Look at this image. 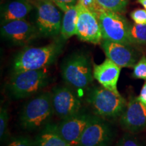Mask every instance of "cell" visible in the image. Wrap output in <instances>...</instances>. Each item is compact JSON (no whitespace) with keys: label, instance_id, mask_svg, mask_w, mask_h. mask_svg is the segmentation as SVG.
Masks as SVG:
<instances>
[{"label":"cell","instance_id":"obj_1","mask_svg":"<svg viewBox=\"0 0 146 146\" xmlns=\"http://www.w3.org/2000/svg\"><path fill=\"white\" fill-rule=\"evenodd\" d=\"M58 40L42 47H29L20 52L12 63V72L47 68L61 54L63 41Z\"/></svg>","mask_w":146,"mask_h":146},{"label":"cell","instance_id":"obj_2","mask_svg":"<svg viewBox=\"0 0 146 146\" xmlns=\"http://www.w3.org/2000/svg\"><path fill=\"white\" fill-rule=\"evenodd\" d=\"M54 114L52 94L48 91L41 93L24 106L20 114V123L26 130H37L48 125Z\"/></svg>","mask_w":146,"mask_h":146},{"label":"cell","instance_id":"obj_3","mask_svg":"<svg viewBox=\"0 0 146 146\" xmlns=\"http://www.w3.org/2000/svg\"><path fill=\"white\" fill-rule=\"evenodd\" d=\"M48 83L49 74L46 68L21 71L12 72L6 90L11 98L21 100L39 94Z\"/></svg>","mask_w":146,"mask_h":146},{"label":"cell","instance_id":"obj_4","mask_svg":"<svg viewBox=\"0 0 146 146\" xmlns=\"http://www.w3.org/2000/svg\"><path fill=\"white\" fill-rule=\"evenodd\" d=\"M61 73L66 83L74 90H87L94 78L90 58L83 52L73 54L65 59Z\"/></svg>","mask_w":146,"mask_h":146},{"label":"cell","instance_id":"obj_5","mask_svg":"<svg viewBox=\"0 0 146 146\" xmlns=\"http://www.w3.org/2000/svg\"><path fill=\"white\" fill-rule=\"evenodd\" d=\"M86 101L95 114L106 120L119 117L127 104L120 94L103 87H89L87 90Z\"/></svg>","mask_w":146,"mask_h":146},{"label":"cell","instance_id":"obj_6","mask_svg":"<svg viewBox=\"0 0 146 146\" xmlns=\"http://www.w3.org/2000/svg\"><path fill=\"white\" fill-rule=\"evenodd\" d=\"M102 39L124 44H132L129 37L131 25L126 18L117 12L102 10L98 14Z\"/></svg>","mask_w":146,"mask_h":146},{"label":"cell","instance_id":"obj_7","mask_svg":"<svg viewBox=\"0 0 146 146\" xmlns=\"http://www.w3.org/2000/svg\"><path fill=\"white\" fill-rule=\"evenodd\" d=\"M35 5L36 27L41 35L56 36L60 34L62 26L61 13L59 8L52 0H29Z\"/></svg>","mask_w":146,"mask_h":146},{"label":"cell","instance_id":"obj_8","mask_svg":"<svg viewBox=\"0 0 146 146\" xmlns=\"http://www.w3.org/2000/svg\"><path fill=\"white\" fill-rule=\"evenodd\" d=\"M51 94L54 114L61 120L70 117L82 109L81 98L72 87H55Z\"/></svg>","mask_w":146,"mask_h":146},{"label":"cell","instance_id":"obj_9","mask_svg":"<svg viewBox=\"0 0 146 146\" xmlns=\"http://www.w3.org/2000/svg\"><path fill=\"white\" fill-rule=\"evenodd\" d=\"M94 115L82 108L76 114L62 120L58 125H54V129L68 144L76 146L84 130Z\"/></svg>","mask_w":146,"mask_h":146},{"label":"cell","instance_id":"obj_10","mask_svg":"<svg viewBox=\"0 0 146 146\" xmlns=\"http://www.w3.org/2000/svg\"><path fill=\"white\" fill-rule=\"evenodd\" d=\"M113 137L114 132L108 122L95 114L76 146H108Z\"/></svg>","mask_w":146,"mask_h":146},{"label":"cell","instance_id":"obj_11","mask_svg":"<svg viewBox=\"0 0 146 146\" xmlns=\"http://www.w3.org/2000/svg\"><path fill=\"white\" fill-rule=\"evenodd\" d=\"M78 19L76 35L78 39L93 44H99L102 41V35L98 15L77 1Z\"/></svg>","mask_w":146,"mask_h":146},{"label":"cell","instance_id":"obj_12","mask_svg":"<svg viewBox=\"0 0 146 146\" xmlns=\"http://www.w3.org/2000/svg\"><path fill=\"white\" fill-rule=\"evenodd\" d=\"M1 34L4 39L18 45L29 44L41 35L37 27L25 19L2 21Z\"/></svg>","mask_w":146,"mask_h":146},{"label":"cell","instance_id":"obj_13","mask_svg":"<svg viewBox=\"0 0 146 146\" xmlns=\"http://www.w3.org/2000/svg\"><path fill=\"white\" fill-rule=\"evenodd\" d=\"M122 127L131 133H139L146 129V105L138 97H131L120 116Z\"/></svg>","mask_w":146,"mask_h":146},{"label":"cell","instance_id":"obj_14","mask_svg":"<svg viewBox=\"0 0 146 146\" xmlns=\"http://www.w3.org/2000/svg\"><path fill=\"white\" fill-rule=\"evenodd\" d=\"M107 58L121 68H133L138 59V54L131 45L102 39L100 43Z\"/></svg>","mask_w":146,"mask_h":146},{"label":"cell","instance_id":"obj_15","mask_svg":"<svg viewBox=\"0 0 146 146\" xmlns=\"http://www.w3.org/2000/svg\"><path fill=\"white\" fill-rule=\"evenodd\" d=\"M121 67L115 64L112 60L106 58L100 64H94L93 66L94 78L104 88L119 94L117 84L119 78Z\"/></svg>","mask_w":146,"mask_h":146},{"label":"cell","instance_id":"obj_16","mask_svg":"<svg viewBox=\"0 0 146 146\" xmlns=\"http://www.w3.org/2000/svg\"><path fill=\"white\" fill-rule=\"evenodd\" d=\"M33 10V4L29 0H14L3 5L1 10L3 21L25 19Z\"/></svg>","mask_w":146,"mask_h":146},{"label":"cell","instance_id":"obj_17","mask_svg":"<svg viewBox=\"0 0 146 146\" xmlns=\"http://www.w3.org/2000/svg\"><path fill=\"white\" fill-rule=\"evenodd\" d=\"M35 146H71L55 130L54 125L49 124L35 139Z\"/></svg>","mask_w":146,"mask_h":146},{"label":"cell","instance_id":"obj_18","mask_svg":"<svg viewBox=\"0 0 146 146\" xmlns=\"http://www.w3.org/2000/svg\"><path fill=\"white\" fill-rule=\"evenodd\" d=\"M78 14L77 4L69 6L64 12L60 35L62 39L64 41L70 39L71 36L76 35Z\"/></svg>","mask_w":146,"mask_h":146},{"label":"cell","instance_id":"obj_19","mask_svg":"<svg viewBox=\"0 0 146 146\" xmlns=\"http://www.w3.org/2000/svg\"><path fill=\"white\" fill-rule=\"evenodd\" d=\"M129 37L131 43L146 45V25L134 24L129 31Z\"/></svg>","mask_w":146,"mask_h":146},{"label":"cell","instance_id":"obj_20","mask_svg":"<svg viewBox=\"0 0 146 146\" xmlns=\"http://www.w3.org/2000/svg\"><path fill=\"white\" fill-rule=\"evenodd\" d=\"M104 10L112 12H123L128 5V0H96Z\"/></svg>","mask_w":146,"mask_h":146},{"label":"cell","instance_id":"obj_21","mask_svg":"<svg viewBox=\"0 0 146 146\" xmlns=\"http://www.w3.org/2000/svg\"><path fill=\"white\" fill-rule=\"evenodd\" d=\"M9 114L5 106H1L0 110V138L1 141H4L8 137Z\"/></svg>","mask_w":146,"mask_h":146},{"label":"cell","instance_id":"obj_22","mask_svg":"<svg viewBox=\"0 0 146 146\" xmlns=\"http://www.w3.org/2000/svg\"><path fill=\"white\" fill-rule=\"evenodd\" d=\"M132 76L137 79L146 80V56L143 55L133 67Z\"/></svg>","mask_w":146,"mask_h":146},{"label":"cell","instance_id":"obj_23","mask_svg":"<svg viewBox=\"0 0 146 146\" xmlns=\"http://www.w3.org/2000/svg\"><path fill=\"white\" fill-rule=\"evenodd\" d=\"M116 146H143V145L136 137L127 133L120 138Z\"/></svg>","mask_w":146,"mask_h":146},{"label":"cell","instance_id":"obj_24","mask_svg":"<svg viewBox=\"0 0 146 146\" xmlns=\"http://www.w3.org/2000/svg\"><path fill=\"white\" fill-rule=\"evenodd\" d=\"M7 146H35V141L28 137L20 136L14 138Z\"/></svg>","mask_w":146,"mask_h":146},{"label":"cell","instance_id":"obj_25","mask_svg":"<svg viewBox=\"0 0 146 146\" xmlns=\"http://www.w3.org/2000/svg\"><path fill=\"white\" fill-rule=\"evenodd\" d=\"M131 18L137 24L146 25V10L136 9L131 13Z\"/></svg>","mask_w":146,"mask_h":146},{"label":"cell","instance_id":"obj_26","mask_svg":"<svg viewBox=\"0 0 146 146\" xmlns=\"http://www.w3.org/2000/svg\"><path fill=\"white\" fill-rule=\"evenodd\" d=\"M78 1L97 15L100 11L103 10V8L98 5L96 0H78Z\"/></svg>","mask_w":146,"mask_h":146},{"label":"cell","instance_id":"obj_27","mask_svg":"<svg viewBox=\"0 0 146 146\" xmlns=\"http://www.w3.org/2000/svg\"><path fill=\"white\" fill-rule=\"evenodd\" d=\"M52 1L63 12H64L69 6L74 5L77 3V0H52Z\"/></svg>","mask_w":146,"mask_h":146},{"label":"cell","instance_id":"obj_28","mask_svg":"<svg viewBox=\"0 0 146 146\" xmlns=\"http://www.w3.org/2000/svg\"><path fill=\"white\" fill-rule=\"evenodd\" d=\"M138 98L142 103L146 105V80L145 83L142 87L141 92H140L139 96H138Z\"/></svg>","mask_w":146,"mask_h":146},{"label":"cell","instance_id":"obj_29","mask_svg":"<svg viewBox=\"0 0 146 146\" xmlns=\"http://www.w3.org/2000/svg\"><path fill=\"white\" fill-rule=\"evenodd\" d=\"M137 1L140 4H141L146 10V0H137Z\"/></svg>","mask_w":146,"mask_h":146}]
</instances>
